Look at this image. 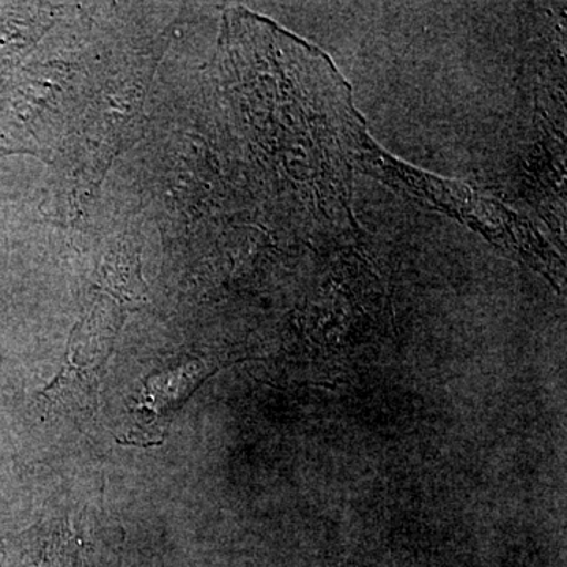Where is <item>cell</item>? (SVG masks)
I'll return each mask as SVG.
<instances>
[{
	"label": "cell",
	"mask_w": 567,
	"mask_h": 567,
	"mask_svg": "<svg viewBox=\"0 0 567 567\" xmlns=\"http://www.w3.org/2000/svg\"><path fill=\"white\" fill-rule=\"evenodd\" d=\"M213 371L215 369H207L199 361H193L175 371L151 377L133 410L136 424L130 432V443L155 445V436L164 435V427L169 423L171 415L192 395L205 377L210 375L208 372Z\"/></svg>",
	"instance_id": "6da1fadb"
}]
</instances>
